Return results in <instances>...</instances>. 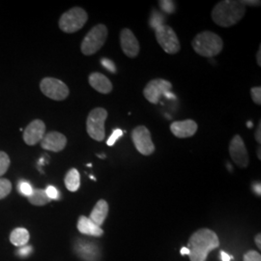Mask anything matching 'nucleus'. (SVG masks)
I'll use <instances>...</instances> for the list:
<instances>
[{
	"mask_svg": "<svg viewBox=\"0 0 261 261\" xmlns=\"http://www.w3.org/2000/svg\"><path fill=\"white\" fill-rule=\"evenodd\" d=\"M251 94H252V101L256 105L260 106L261 103V87L256 86L252 87L251 89Z\"/></svg>",
	"mask_w": 261,
	"mask_h": 261,
	"instance_id": "bb28decb",
	"label": "nucleus"
},
{
	"mask_svg": "<svg viewBox=\"0 0 261 261\" xmlns=\"http://www.w3.org/2000/svg\"><path fill=\"white\" fill-rule=\"evenodd\" d=\"M172 84L167 80L155 79L150 81L143 89V95L145 99L151 103L157 105L162 96H165L167 92L171 91Z\"/></svg>",
	"mask_w": 261,
	"mask_h": 261,
	"instance_id": "9d476101",
	"label": "nucleus"
},
{
	"mask_svg": "<svg viewBox=\"0 0 261 261\" xmlns=\"http://www.w3.org/2000/svg\"><path fill=\"white\" fill-rule=\"evenodd\" d=\"M89 84L96 91L102 94L111 93L113 88L112 82L101 73H92L89 75Z\"/></svg>",
	"mask_w": 261,
	"mask_h": 261,
	"instance_id": "a211bd4d",
	"label": "nucleus"
},
{
	"mask_svg": "<svg viewBox=\"0 0 261 261\" xmlns=\"http://www.w3.org/2000/svg\"><path fill=\"white\" fill-rule=\"evenodd\" d=\"M180 253H181L182 255H189V254H190V250H189L187 247H184V248L181 249Z\"/></svg>",
	"mask_w": 261,
	"mask_h": 261,
	"instance_id": "4c0bfd02",
	"label": "nucleus"
},
{
	"mask_svg": "<svg viewBox=\"0 0 261 261\" xmlns=\"http://www.w3.org/2000/svg\"><path fill=\"white\" fill-rule=\"evenodd\" d=\"M120 45L125 56L136 58L140 54V43L136 35L129 28H124L120 32Z\"/></svg>",
	"mask_w": 261,
	"mask_h": 261,
	"instance_id": "ddd939ff",
	"label": "nucleus"
},
{
	"mask_svg": "<svg viewBox=\"0 0 261 261\" xmlns=\"http://www.w3.org/2000/svg\"><path fill=\"white\" fill-rule=\"evenodd\" d=\"M65 186L70 192H76L81 186V175L77 169H70L65 176Z\"/></svg>",
	"mask_w": 261,
	"mask_h": 261,
	"instance_id": "412c9836",
	"label": "nucleus"
},
{
	"mask_svg": "<svg viewBox=\"0 0 261 261\" xmlns=\"http://www.w3.org/2000/svg\"><path fill=\"white\" fill-rule=\"evenodd\" d=\"M40 143L43 149L53 152H60L65 148L67 145V139L61 133L49 132L44 136Z\"/></svg>",
	"mask_w": 261,
	"mask_h": 261,
	"instance_id": "4468645a",
	"label": "nucleus"
},
{
	"mask_svg": "<svg viewBox=\"0 0 261 261\" xmlns=\"http://www.w3.org/2000/svg\"><path fill=\"white\" fill-rule=\"evenodd\" d=\"M109 214V204L106 200H99L90 214L89 219L99 226H102Z\"/></svg>",
	"mask_w": 261,
	"mask_h": 261,
	"instance_id": "6ab92c4d",
	"label": "nucleus"
},
{
	"mask_svg": "<svg viewBox=\"0 0 261 261\" xmlns=\"http://www.w3.org/2000/svg\"><path fill=\"white\" fill-rule=\"evenodd\" d=\"M229 154L234 163L241 168H246L249 166V154L244 143V140L239 135L232 138L229 143Z\"/></svg>",
	"mask_w": 261,
	"mask_h": 261,
	"instance_id": "9b49d317",
	"label": "nucleus"
},
{
	"mask_svg": "<svg viewBox=\"0 0 261 261\" xmlns=\"http://www.w3.org/2000/svg\"><path fill=\"white\" fill-rule=\"evenodd\" d=\"M221 258L223 261H230L232 259V256H230L229 254H227L226 252L222 251L221 252Z\"/></svg>",
	"mask_w": 261,
	"mask_h": 261,
	"instance_id": "f704fd0d",
	"label": "nucleus"
},
{
	"mask_svg": "<svg viewBox=\"0 0 261 261\" xmlns=\"http://www.w3.org/2000/svg\"><path fill=\"white\" fill-rule=\"evenodd\" d=\"M101 64L103 65V68H106L109 72H111L112 74H115L117 72L116 66L113 63V61L107 57H103L101 59Z\"/></svg>",
	"mask_w": 261,
	"mask_h": 261,
	"instance_id": "393cba45",
	"label": "nucleus"
},
{
	"mask_svg": "<svg viewBox=\"0 0 261 261\" xmlns=\"http://www.w3.org/2000/svg\"><path fill=\"white\" fill-rule=\"evenodd\" d=\"M170 132L178 139H188L196 135L197 124L192 119L172 122L170 125Z\"/></svg>",
	"mask_w": 261,
	"mask_h": 261,
	"instance_id": "2eb2a0df",
	"label": "nucleus"
},
{
	"mask_svg": "<svg viewBox=\"0 0 261 261\" xmlns=\"http://www.w3.org/2000/svg\"><path fill=\"white\" fill-rule=\"evenodd\" d=\"M31 252H32V247L25 245V246H23V247H21L19 249V251H18V254H19V256H21V257H25V256L29 255Z\"/></svg>",
	"mask_w": 261,
	"mask_h": 261,
	"instance_id": "2f4dec72",
	"label": "nucleus"
},
{
	"mask_svg": "<svg viewBox=\"0 0 261 261\" xmlns=\"http://www.w3.org/2000/svg\"><path fill=\"white\" fill-rule=\"evenodd\" d=\"M255 243H256V246L258 247V249L260 250L261 249V236L260 234H258V235H256L255 236Z\"/></svg>",
	"mask_w": 261,
	"mask_h": 261,
	"instance_id": "e433bc0d",
	"label": "nucleus"
},
{
	"mask_svg": "<svg viewBox=\"0 0 261 261\" xmlns=\"http://www.w3.org/2000/svg\"><path fill=\"white\" fill-rule=\"evenodd\" d=\"M10 241L16 247H23L29 241V232L23 227L14 229L10 234Z\"/></svg>",
	"mask_w": 261,
	"mask_h": 261,
	"instance_id": "aec40b11",
	"label": "nucleus"
},
{
	"mask_svg": "<svg viewBox=\"0 0 261 261\" xmlns=\"http://www.w3.org/2000/svg\"><path fill=\"white\" fill-rule=\"evenodd\" d=\"M165 97H167L168 99H174V98H175V95L173 93H171V91H169V92H167V93L165 94Z\"/></svg>",
	"mask_w": 261,
	"mask_h": 261,
	"instance_id": "ea45409f",
	"label": "nucleus"
},
{
	"mask_svg": "<svg viewBox=\"0 0 261 261\" xmlns=\"http://www.w3.org/2000/svg\"><path fill=\"white\" fill-rule=\"evenodd\" d=\"M10 167V158L7 153L0 151V176L4 175Z\"/></svg>",
	"mask_w": 261,
	"mask_h": 261,
	"instance_id": "b1692460",
	"label": "nucleus"
},
{
	"mask_svg": "<svg viewBox=\"0 0 261 261\" xmlns=\"http://www.w3.org/2000/svg\"><path fill=\"white\" fill-rule=\"evenodd\" d=\"M40 88L45 96L55 101H63L70 93L68 86L55 77L43 79L40 84Z\"/></svg>",
	"mask_w": 261,
	"mask_h": 261,
	"instance_id": "6e6552de",
	"label": "nucleus"
},
{
	"mask_svg": "<svg viewBox=\"0 0 261 261\" xmlns=\"http://www.w3.org/2000/svg\"><path fill=\"white\" fill-rule=\"evenodd\" d=\"M46 135V124L40 119H35L31 123H29L28 127L23 132V140L29 145L33 146L36 145L41 140H43L44 136Z\"/></svg>",
	"mask_w": 261,
	"mask_h": 261,
	"instance_id": "f8f14e48",
	"label": "nucleus"
},
{
	"mask_svg": "<svg viewBox=\"0 0 261 261\" xmlns=\"http://www.w3.org/2000/svg\"><path fill=\"white\" fill-rule=\"evenodd\" d=\"M253 191H254V193L256 194V195H258V196H260L261 195V187L260 183H255L254 185H253Z\"/></svg>",
	"mask_w": 261,
	"mask_h": 261,
	"instance_id": "c9c22d12",
	"label": "nucleus"
},
{
	"mask_svg": "<svg viewBox=\"0 0 261 261\" xmlns=\"http://www.w3.org/2000/svg\"><path fill=\"white\" fill-rule=\"evenodd\" d=\"M256 62L258 65L261 66V48L259 47V50L257 53V56H256Z\"/></svg>",
	"mask_w": 261,
	"mask_h": 261,
	"instance_id": "58836bf2",
	"label": "nucleus"
},
{
	"mask_svg": "<svg viewBox=\"0 0 261 261\" xmlns=\"http://www.w3.org/2000/svg\"><path fill=\"white\" fill-rule=\"evenodd\" d=\"M108 118V112L103 108H96L89 112L86 120V130L91 139L103 141L106 136L105 123Z\"/></svg>",
	"mask_w": 261,
	"mask_h": 261,
	"instance_id": "423d86ee",
	"label": "nucleus"
},
{
	"mask_svg": "<svg viewBox=\"0 0 261 261\" xmlns=\"http://www.w3.org/2000/svg\"><path fill=\"white\" fill-rule=\"evenodd\" d=\"M220 245L219 237L213 230L201 228L193 234L189 240L190 260L206 261L208 253L217 249Z\"/></svg>",
	"mask_w": 261,
	"mask_h": 261,
	"instance_id": "f257e3e1",
	"label": "nucleus"
},
{
	"mask_svg": "<svg viewBox=\"0 0 261 261\" xmlns=\"http://www.w3.org/2000/svg\"><path fill=\"white\" fill-rule=\"evenodd\" d=\"M246 7L241 1L224 0L216 4L211 17L215 23L222 28H230L242 19Z\"/></svg>",
	"mask_w": 261,
	"mask_h": 261,
	"instance_id": "f03ea898",
	"label": "nucleus"
},
{
	"mask_svg": "<svg viewBox=\"0 0 261 261\" xmlns=\"http://www.w3.org/2000/svg\"><path fill=\"white\" fill-rule=\"evenodd\" d=\"M256 155H257V157L259 160H261V155H260V147H258L257 148V151H256Z\"/></svg>",
	"mask_w": 261,
	"mask_h": 261,
	"instance_id": "a19ab883",
	"label": "nucleus"
},
{
	"mask_svg": "<svg viewBox=\"0 0 261 261\" xmlns=\"http://www.w3.org/2000/svg\"><path fill=\"white\" fill-rule=\"evenodd\" d=\"M247 126H248V128H249V129H251V128H252V122H251V121L248 122V123H247Z\"/></svg>",
	"mask_w": 261,
	"mask_h": 261,
	"instance_id": "79ce46f5",
	"label": "nucleus"
},
{
	"mask_svg": "<svg viewBox=\"0 0 261 261\" xmlns=\"http://www.w3.org/2000/svg\"><path fill=\"white\" fill-rule=\"evenodd\" d=\"M132 140L141 155L150 156L155 152V145L149 130L145 126H138L132 130Z\"/></svg>",
	"mask_w": 261,
	"mask_h": 261,
	"instance_id": "1a4fd4ad",
	"label": "nucleus"
},
{
	"mask_svg": "<svg viewBox=\"0 0 261 261\" xmlns=\"http://www.w3.org/2000/svg\"><path fill=\"white\" fill-rule=\"evenodd\" d=\"M75 252L84 261H100L101 252L94 243L79 242L75 245Z\"/></svg>",
	"mask_w": 261,
	"mask_h": 261,
	"instance_id": "dca6fc26",
	"label": "nucleus"
},
{
	"mask_svg": "<svg viewBox=\"0 0 261 261\" xmlns=\"http://www.w3.org/2000/svg\"><path fill=\"white\" fill-rule=\"evenodd\" d=\"M160 6L167 13H173L174 5L172 1H160Z\"/></svg>",
	"mask_w": 261,
	"mask_h": 261,
	"instance_id": "7c9ffc66",
	"label": "nucleus"
},
{
	"mask_svg": "<svg viewBox=\"0 0 261 261\" xmlns=\"http://www.w3.org/2000/svg\"><path fill=\"white\" fill-rule=\"evenodd\" d=\"M155 35L159 45L168 55H175L180 50L181 46L175 31L166 24L160 25L155 29Z\"/></svg>",
	"mask_w": 261,
	"mask_h": 261,
	"instance_id": "0eeeda50",
	"label": "nucleus"
},
{
	"mask_svg": "<svg viewBox=\"0 0 261 261\" xmlns=\"http://www.w3.org/2000/svg\"><path fill=\"white\" fill-rule=\"evenodd\" d=\"M88 19L85 10L74 7L65 12L59 19V28L66 33H75L84 28Z\"/></svg>",
	"mask_w": 261,
	"mask_h": 261,
	"instance_id": "39448f33",
	"label": "nucleus"
},
{
	"mask_svg": "<svg viewBox=\"0 0 261 261\" xmlns=\"http://www.w3.org/2000/svg\"><path fill=\"white\" fill-rule=\"evenodd\" d=\"M261 125H260V122L258 123V127H257V129H256V130H255V140L258 142V143H260L261 142Z\"/></svg>",
	"mask_w": 261,
	"mask_h": 261,
	"instance_id": "72a5a7b5",
	"label": "nucleus"
},
{
	"mask_svg": "<svg viewBox=\"0 0 261 261\" xmlns=\"http://www.w3.org/2000/svg\"><path fill=\"white\" fill-rule=\"evenodd\" d=\"M123 134H124V132L120 130V129H116V130H113L112 136H111V137L109 138V140H108L107 144H108L109 146H113L114 143L116 142V140H118V139H120L122 136H123Z\"/></svg>",
	"mask_w": 261,
	"mask_h": 261,
	"instance_id": "a878e982",
	"label": "nucleus"
},
{
	"mask_svg": "<svg viewBox=\"0 0 261 261\" xmlns=\"http://www.w3.org/2000/svg\"><path fill=\"white\" fill-rule=\"evenodd\" d=\"M108 28L103 24L95 25L84 37L82 43V53L84 56H92L103 47L108 38Z\"/></svg>",
	"mask_w": 261,
	"mask_h": 261,
	"instance_id": "20e7f679",
	"label": "nucleus"
},
{
	"mask_svg": "<svg viewBox=\"0 0 261 261\" xmlns=\"http://www.w3.org/2000/svg\"><path fill=\"white\" fill-rule=\"evenodd\" d=\"M77 229L81 233L89 235L94 237H100L103 234V230L101 226L97 225L89 218L85 216H81L77 221Z\"/></svg>",
	"mask_w": 261,
	"mask_h": 261,
	"instance_id": "f3484780",
	"label": "nucleus"
},
{
	"mask_svg": "<svg viewBox=\"0 0 261 261\" xmlns=\"http://www.w3.org/2000/svg\"><path fill=\"white\" fill-rule=\"evenodd\" d=\"M19 192L24 195L25 196H31L32 192H33V188L28 183V182H20L19 184Z\"/></svg>",
	"mask_w": 261,
	"mask_h": 261,
	"instance_id": "cd10ccee",
	"label": "nucleus"
},
{
	"mask_svg": "<svg viewBox=\"0 0 261 261\" xmlns=\"http://www.w3.org/2000/svg\"><path fill=\"white\" fill-rule=\"evenodd\" d=\"M12 191V184L8 179L0 178V199L5 198Z\"/></svg>",
	"mask_w": 261,
	"mask_h": 261,
	"instance_id": "5701e85b",
	"label": "nucleus"
},
{
	"mask_svg": "<svg viewBox=\"0 0 261 261\" xmlns=\"http://www.w3.org/2000/svg\"><path fill=\"white\" fill-rule=\"evenodd\" d=\"M192 46L197 55L211 58L222 53L224 42L214 32L203 31L196 35L192 42Z\"/></svg>",
	"mask_w": 261,
	"mask_h": 261,
	"instance_id": "7ed1b4c3",
	"label": "nucleus"
},
{
	"mask_svg": "<svg viewBox=\"0 0 261 261\" xmlns=\"http://www.w3.org/2000/svg\"><path fill=\"white\" fill-rule=\"evenodd\" d=\"M28 201L35 206H43L47 204L50 199L48 198V196L46 194V191L45 190H42V189H36V190H33L31 196H29L28 197Z\"/></svg>",
	"mask_w": 261,
	"mask_h": 261,
	"instance_id": "4be33fe9",
	"label": "nucleus"
},
{
	"mask_svg": "<svg viewBox=\"0 0 261 261\" xmlns=\"http://www.w3.org/2000/svg\"><path fill=\"white\" fill-rule=\"evenodd\" d=\"M243 5L246 7L247 5L249 6H259L260 5V1H256V0H243L241 1Z\"/></svg>",
	"mask_w": 261,
	"mask_h": 261,
	"instance_id": "473e14b6",
	"label": "nucleus"
},
{
	"mask_svg": "<svg viewBox=\"0 0 261 261\" xmlns=\"http://www.w3.org/2000/svg\"><path fill=\"white\" fill-rule=\"evenodd\" d=\"M244 261H261L260 253L255 251H250L245 254Z\"/></svg>",
	"mask_w": 261,
	"mask_h": 261,
	"instance_id": "c85d7f7f",
	"label": "nucleus"
},
{
	"mask_svg": "<svg viewBox=\"0 0 261 261\" xmlns=\"http://www.w3.org/2000/svg\"><path fill=\"white\" fill-rule=\"evenodd\" d=\"M45 191H46V194H47V196H48V198L50 200L59 198V192H58V190L56 189V187L48 186Z\"/></svg>",
	"mask_w": 261,
	"mask_h": 261,
	"instance_id": "c756f323",
	"label": "nucleus"
}]
</instances>
